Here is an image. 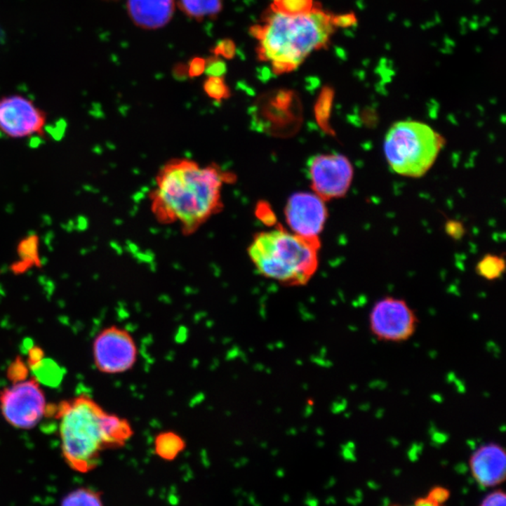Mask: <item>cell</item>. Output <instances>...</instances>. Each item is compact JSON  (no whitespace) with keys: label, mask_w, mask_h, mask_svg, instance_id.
Here are the masks:
<instances>
[{"label":"cell","mask_w":506,"mask_h":506,"mask_svg":"<svg viewBox=\"0 0 506 506\" xmlns=\"http://www.w3.org/2000/svg\"><path fill=\"white\" fill-rule=\"evenodd\" d=\"M47 114L34 100L22 94L0 97V133L11 139L43 136Z\"/></svg>","instance_id":"obj_8"},{"label":"cell","mask_w":506,"mask_h":506,"mask_svg":"<svg viewBox=\"0 0 506 506\" xmlns=\"http://www.w3.org/2000/svg\"><path fill=\"white\" fill-rule=\"evenodd\" d=\"M319 237H304L284 228L254 237L248 256L260 275L286 286H304L319 267Z\"/></svg>","instance_id":"obj_4"},{"label":"cell","mask_w":506,"mask_h":506,"mask_svg":"<svg viewBox=\"0 0 506 506\" xmlns=\"http://www.w3.org/2000/svg\"><path fill=\"white\" fill-rule=\"evenodd\" d=\"M206 93L216 100L228 96V88L220 76H211L205 85Z\"/></svg>","instance_id":"obj_21"},{"label":"cell","mask_w":506,"mask_h":506,"mask_svg":"<svg viewBox=\"0 0 506 506\" xmlns=\"http://www.w3.org/2000/svg\"><path fill=\"white\" fill-rule=\"evenodd\" d=\"M0 408L5 420L13 427L32 429L46 415V396L35 380L19 381L2 391Z\"/></svg>","instance_id":"obj_7"},{"label":"cell","mask_w":506,"mask_h":506,"mask_svg":"<svg viewBox=\"0 0 506 506\" xmlns=\"http://www.w3.org/2000/svg\"><path fill=\"white\" fill-rule=\"evenodd\" d=\"M217 50L218 54L225 55L226 58H231L234 55V46L230 41H225L217 47Z\"/></svg>","instance_id":"obj_24"},{"label":"cell","mask_w":506,"mask_h":506,"mask_svg":"<svg viewBox=\"0 0 506 506\" xmlns=\"http://www.w3.org/2000/svg\"><path fill=\"white\" fill-rule=\"evenodd\" d=\"M478 506H506V494L502 489L492 488L481 500Z\"/></svg>","instance_id":"obj_22"},{"label":"cell","mask_w":506,"mask_h":506,"mask_svg":"<svg viewBox=\"0 0 506 506\" xmlns=\"http://www.w3.org/2000/svg\"><path fill=\"white\" fill-rule=\"evenodd\" d=\"M418 315L404 299L385 296L377 300L368 315L371 334L380 342L402 343L418 329Z\"/></svg>","instance_id":"obj_6"},{"label":"cell","mask_w":506,"mask_h":506,"mask_svg":"<svg viewBox=\"0 0 506 506\" xmlns=\"http://www.w3.org/2000/svg\"><path fill=\"white\" fill-rule=\"evenodd\" d=\"M32 367L39 381L43 384L54 385L58 384L62 379V371L55 362L48 359H32Z\"/></svg>","instance_id":"obj_16"},{"label":"cell","mask_w":506,"mask_h":506,"mask_svg":"<svg viewBox=\"0 0 506 506\" xmlns=\"http://www.w3.org/2000/svg\"><path fill=\"white\" fill-rule=\"evenodd\" d=\"M61 506H103L102 494L93 488L74 489L64 497Z\"/></svg>","instance_id":"obj_17"},{"label":"cell","mask_w":506,"mask_h":506,"mask_svg":"<svg viewBox=\"0 0 506 506\" xmlns=\"http://www.w3.org/2000/svg\"><path fill=\"white\" fill-rule=\"evenodd\" d=\"M184 15L194 20L213 19L222 10V0H175Z\"/></svg>","instance_id":"obj_14"},{"label":"cell","mask_w":506,"mask_h":506,"mask_svg":"<svg viewBox=\"0 0 506 506\" xmlns=\"http://www.w3.org/2000/svg\"><path fill=\"white\" fill-rule=\"evenodd\" d=\"M469 469L481 488H498L505 481V449L494 441L481 444L470 455Z\"/></svg>","instance_id":"obj_12"},{"label":"cell","mask_w":506,"mask_h":506,"mask_svg":"<svg viewBox=\"0 0 506 506\" xmlns=\"http://www.w3.org/2000/svg\"><path fill=\"white\" fill-rule=\"evenodd\" d=\"M334 18L317 6L298 15L268 10L251 29L259 60L270 64L276 74L295 71L313 52L328 44L337 27Z\"/></svg>","instance_id":"obj_3"},{"label":"cell","mask_w":506,"mask_h":506,"mask_svg":"<svg viewBox=\"0 0 506 506\" xmlns=\"http://www.w3.org/2000/svg\"><path fill=\"white\" fill-rule=\"evenodd\" d=\"M55 413L64 460L81 474L93 471L105 450L124 446L133 436L130 422L108 413L88 396L63 401Z\"/></svg>","instance_id":"obj_2"},{"label":"cell","mask_w":506,"mask_h":506,"mask_svg":"<svg viewBox=\"0 0 506 506\" xmlns=\"http://www.w3.org/2000/svg\"><path fill=\"white\" fill-rule=\"evenodd\" d=\"M107 1H116V0H107Z\"/></svg>","instance_id":"obj_25"},{"label":"cell","mask_w":506,"mask_h":506,"mask_svg":"<svg viewBox=\"0 0 506 506\" xmlns=\"http://www.w3.org/2000/svg\"><path fill=\"white\" fill-rule=\"evenodd\" d=\"M186 443L178 433L164 432L156 436L154 441V450L156 455L162 460L172 461L175 460L185 449Z\"/></svg>","instance_id":"obj_15"},{"label":"cell","mask_w":506,"mask_h":506,"mask_svg":"<svg viewBox=\"0 0 506 506\" xmlns=\"http://www.w3.org/2000/svg\"><path fill=\"white\" fill-rule=\"evenodd\" d=\"M315 7L313 0H273L269 9L282 15H298L309 13Z\"/></svg>","instance_id":"obj_19"},{"label":"cell","mask_w":506,"mask_h":506,"mask_svg":"<svg viewBox=\"0 0 506 506\" xmlns=\"http://www.w3.org/2000/svg\"><path fill=\"white\" fill-rule=\"evenodd\" d=\"M94 362L106 374L124 373L133 368L138 349L133 335L119 326L102 330L94 342Z\"/></svg>","instance_id":"obj_9"},{"label":"cell","mask_w":506,"mask_h":506,"mask_svg":"<svg viewBox=\"0 0 506 506\" xmlns=\"http://www.w3.org/2000/svg\"><path fill=\"white\" fill-rule=\"evenodd\" d=\"M228 178L216 166L175 159L161 167L152 194V211L161 222H178L192 234L222 209V186Z\"/></svg>","instance_id":"obj_1"},{"label":"cell","mask_w":506,"mask_h":506,"mask_svg":"<svg viewBox=\"0 0 506 506\" xmlns=\"http://www.w3.org/2000/svg\"><path fill=\"white\" fill-rule=\"evenodd\" d=\"M451 496L450 491L446 486H434L430 488L424 496L416 498L412 502L407 505L391 503L387 506H446Z\"/></svg>","instance_id":"obj_18"},{"label":"cell","mask_w":506,"mask_h":506,"mask_svg":"<svg viewBox=\"0 0 506 506\" xmlns=\"http://www.w3.org/2000/svg\"><path fill=\"white\" fill-rule=\"evenodd\" d=\"M309 175L315 194L324 201L345 197L350 189L354 169L346 157L338 154L310 159Z\"/></svg>","instance_id":"obj_10"},{"label":"cell","mask_w":506,"mask_h":506,"mask_svg":"<svg viewBox=\"0 0 506 506\" xmlns=\"http://www.w3.org/2000/svg\"><path fill=\"white\" fill-rule=\"evenodd\" d=\"M131 21L139 29L155 30L166 26L174 16L175 0H127Z\"/></svg>","instance_id":"obj_13"},{"label":"cell","mask_w":506,"mask_h":506,"mask_svg":"<svg viewBox=\"0 0 506 506\" xmlns=\"http://www.w3.org/2000/svg\"><path fill=\"white\" fill-rule=\"evenodd\" d=\"M206 61L201 60V58H197V60H192L191 66H189V74L192 76H197L202 74L204 71H206Z\"/></svg>","instance_id":"obj_23"},{"label":"cell","mask_w":506,"mask_h":506,"mask_svg":"<svg viewBox=\"0 0 506 506\" xmlns=\"http://www.w3.org/2000/svg\"><path fill=\"white\" fill-rule=\"evenodd\" d=\"M505 261L500 257L488 255L484 257L477 267L478 275L488 281H494L499 279L505 272Z\"/></svg>","instance_id":"obj_20"},{"label":"cell","mask_w":506,"mask_h":506,"mask_svg":"<svg viewBox=\"0 0 506 506\" xmlns=\"http://www.w3.org/2000/svg\"><path fill=\"white\" fill-rule=\"evenodd\" d=\"M446 140L430 126L413 120L398 121L385 135L384 150L391 169L407 178L429 172Z\"/></svg>","instance_id":"obj_5"},{"label":"cell","mask_w":506,"mask_h":506,"mask_svg":"<svg viewBox=\"0 0 506 506\" xmlns=\"http://www.w3.org/2000/svg\"><path fill=\"white\" fill-rule=\"evenodd\" d=\"M285 216L291 230L304 237H319L326 225L327 209L317 194L298 192L292 195L285 208Z\"/></svg>","instance_id":"obj_11"}]
</instances>
